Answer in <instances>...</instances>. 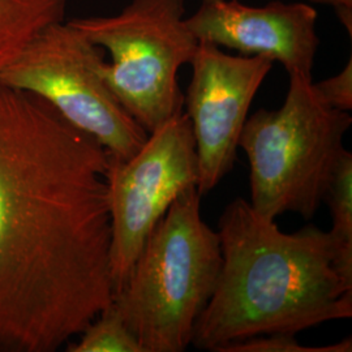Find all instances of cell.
<instances>
[{"mask_svg": "<svg viewBox=\"0 0 352 352\" xmlns=\"http://www.w3.org/2000/svg\"><path fill=\"white\" fill-rule=\"evenodd\" d=\"M100 46L69 21L42 29L0 71V84L38 96L118 160L141 149L148 132L115 98L101 75Z\"/></svg>", "mask_w": 352, "mask_h": 352, "instance_id": "cell-6", "label": "cell"}, {"mask_svg": "<svg viewBox=\"0 0 352 352\" xmlns=\"http://www.w3.org/2000/svg\"><path fill=\"white\" fill-rule=\"evenodd\" d=\"M68 0H0V71L42 29L63 21Z\"/></svg>", "mask_w": 352, "mask_h": 352, "instance_id": "cell-10", "label": "cell"}, {"mask_svg": "<svg viewBox=\"0 0 352 352\" xmlns=\"http://www.w3.org/2000/svg\"><path fill=\"white\" fill-rule=\"evenodd\" d=\"M222 266L196 321L192 346L219 352L257 336L299 331L352 317V286L333 265L329 232L286 234L276 219L235 199L218 222Z\"/></svg>", "mask_w": 352, "mask_h": 352, "instance_id": "cell-2", "label": "cell"}, {"mask_svg": "<svg viewBox=\"0 0 352 352\" xmlns=\"http://www.w3.org/2000/svg\"><path fill=\"white\" fill-rule=\"evenodd\" d=\"M110 153L0 84V352H54L113 299Z\"/></svg>", "mask_w": 352, "mask_h": 352, "instance_id": "cell-1", "label": "cell"}, {"mask_svg": "<svg viewBox=\"0 0 352 352\" xmlns=\"http://www.w3.org/2000/svg\"><path fill=\"white\" fill-rule=\"evenodd\" d=\"M333 226L329 236L333 265L342 279L352 286V154L344 151L324 196Z\"/></svg>", "mask_w": 352, "mask_h": 352, "instance_id": "cell-11", "label": "cell"}, {"mask_svg": "<svg viewBox=\"0 0 352 352\" xmlns=\"http://www.w3.org/2000/svg\"><path fill=\"white\" fill-rule=\"evenodd\" d=\"M316 4H322L331 7L337 16L340 17V23L349 32V36L352 34V0H309Z\"/></svg>", "mask_w": 352, "mask_h": 352, "instance_id": "cell-15", "label": "cell"}, {"mask_svg": "<svg viewBox=\"0 0 352 352\" xmlns=\"http://www.w3.org/2000/svg\"><path fill=\"white\" fill-rule=\"evenodd\" d=\"M351 115L330 107L312 76L289 75L277 110L260 109L245 122L239 148L250 162L252 208L269 219L315 217L344 153Z\"/></svg>", "mask_w": 352, "mask_h": 352, "instance_id": "cell-4", "label": "cell"}, {"mask_svg": "<svg viewBox=\"0 0 352 352\" xmlns=\"http://www.w3.org/2000/svg\"><path fill=\"white\" fill-rule=\"evenodd\" d=\"M69 23L111 55L101 75L115 98L148 133L183 113L177 72L190 63L199 39L186 19V0H132L115 16Z\"/></svg>", "mask_w": 352, "mask_h": 352, "instance_id": "cell-5", "label": "cell"}, {"mask_svg": "<svg viewBox=\"0 0 352 352\" xmlns=\"http://www.w3.org/2000/svg\"><path fill=\"white\" fill-rule=\"evenodd\" d=\"M107 183L115 295L173 202L186 190L197 188L199 161L187 113H177L148 133L131 158L118 160L110 154Z\"/></svg>", "mask_w": 352, "mask_h": 352, "instance_id": "cell-7", "label": "cell"}, {"mask_svg": "<svg viewBox=\"0 0 352 352\" xmlns=\"http://www.w3.org/2000/svg\"><path fill=\"white\" fill-rule=\"evenodd\" d=\"M67 351L144 352V349L111 302L81 333L78 342L68 344Z\"/></svg>", "mask_w": 352, "mask_h": 352, "instance_id": "cell-12", "label": "cell"}, {"mask_svg": "<svg viewBox=\"0 0 352 352\" xmlns=\"http://www.w3.org/2000/svg\"><path fill=\"white\" fill-rule=\"evenodd\" d=\"M351 337L340 340L338 343L321 346V347H308L302 346L296 340L295 334L287 333H274L252 337L248 340H238L228 343L222 347L219 352H351Z\"/></svg>", "mask_w": 352, "mask_h": 352, "instance_id": "cell-13", "label": "cell"}, {"mask_svg": "<svg viewBox=\"0 0 352 352\" xmlns=\"http://www.w3.org/2000/svg\"><path fill=\"white\" fill-rule=\"evenodd\" d=\"M201 1H215V0H201Z\"/></svg>", "mask_w": 352, "mask_h": 352, "instance_id": "cell-16", "label": "cell"}, {"mask_svg": "<svg viewBox=\"0 0 352 352\" xmlns=\"http://www.w3.org/2000/svg\"><path fill=\"white\" fill-rule=\"evenodd\" d=\"M222 266L218 232L201 217L197 188L182 193L154 227L113 305L144 352H183Z\"/></svg>", "mask_w": 352, "mask_h": 352, "instance_id": "cell-3", "label": "cell"}, {"mask_svg": "<svg viewBox=\"0 0 352 352\" xmlns=\"http://www.w3.org/2000/svg\"><path fill=\"white\" fill-rule=\"evenodd\" d=\"M189 64L192 78L184 106L196 142L197 190L202 196L232 170L252 102L273 62L261 56L230 55L222 47L199 41Z\"/></svg>", "mask_w": 352, "mask_h": 352, "instance_id": "cell-8", "label": "cell"}, {"mask_svg": "<svg viewBox=\"0 0 352 352\" xmlns=\"http://www.w3.org/2000/svg\"><path fill=\"white\" fill-rule=\"evenodd\" d=\"M318 13L302 1L251 7L239 0L201 1L187 19L199 41L282 64L289 75L312 76L320 46Z\"/></svg>", "mask_w": 352, "mask_h": 352, "instance_id": "cell-9", "label": "cell"}, {"mask_svg": "<svg viewBox=\"0 0 352 352\" xmlns=\"http://www.w3.org/2000/svg\"><path fill=\"white\" fill-rule=\"evenodd\" d=\"M320 97L336 110L349 113L352 109V60L349 59L340 74L315 82Z\"/></svg>", "mask_w": 352, "mask_h": 352, "instance_id": "cell-14", "label": "cell"}]
</instances>
